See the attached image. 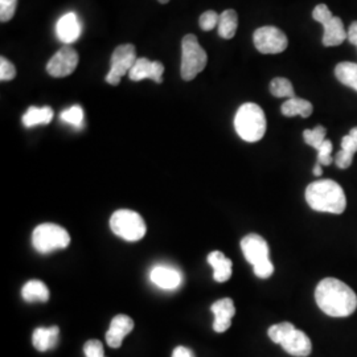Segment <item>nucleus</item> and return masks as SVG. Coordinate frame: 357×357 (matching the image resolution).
I'll list each match as a JSON object with an SVG mask.
<instances>
[{
    "mask_svg": "<svg viewBox=\"0 0 357 357\" xmlns=\"http://www.w3.org/2000/svg\"><path fill=\"white\" fill-rule=\"evenodd\" d=\"M208 262L213 268L215 281L220 283L229 281L233 271V264L229 258H227L221 252H212L208 255Z\"/></svg>",
    "mask_w": 357,
    "mask_h": 357,
    "instance_id": "obj_18",
    "label": "nucleus"
},
{
    "mask_svg": "<svg viewBox=\"0 0 357 357\" xmlns=\"http://www.w3.org/2000/svg\"><path fill=\"white\" fill-rule=\"evenodd\" d=\"M16 77V68L6 57H0V79L11 81Z\"/></svg>",
    "mask_w": 357,
    "mask_h": 357,
    "instance_id": "obj_32",
    "label": "nucleus"
},
{
    "mask_svg": "<svg viewBox=\"0 0 357 357\" xmlns=\"http://www.w3.org/2000/svg\"><path fill=\"white\" fill-rule=\"evenodd\" d=\"M60 116L65 123L79 128V126H82V122H84V110L81 106L76 105V106H72L70 109L64 110Z\"/></svg>",
    "mask_w": 357,
    "mask_h": 357,
    "instance_id": "obj_28",
    "label": "nucleus"
},
{
    "mask_svg": "<svg viewBox=\"0 0 357 357\" xmlns=\"http://www.w3.org/2000/svg\"><path fill=\"white\" fill-rule=\"evenodd\" d=\"M243 255L253 266L268 261V243L258 234H248L241 241Z\"/></svg>",
    "mask_w": 357,
    "mask_h": 357,
    "instance_id": "obj_12",
    "label": "nucleus"
},
{
    "mask_svg": "<svg viewBox=\"0 0 357 357\" xmlns=\"http://www.w3.org/2000/svg\"><path fill=\"white\" fill-rule=\"evenodd\" d=\"M137 50L132 44H123L115 48L112 56V68L107 76L105 77L106 82L116 86L121 78L126 76L137 63Z\"/></svg>",
    "mask_w": 357,
    "mask_h": 357,
    "instance_id": "obj_8",
    "label": "nucleus"
},
{
    "mask_svg": "<svg viewBox=\"0 0 357 357\" xmlns=\"http://www.w3.org/2000/svg\"><path fill=\"white\" fill-rule=\"evenodd\" d=\"M208 64V54L195 35H185L181 41V68L184 81H192L202 73Z\"/></svg>",
    "mask_w": 357,
    "mask_h": 357,
    "instance_id": "obj_4",
    "label": "nucleus"
},
{
    "mask_svg": "<svg viewBox=\"0 0 357 357\" xmlns=\"http://www.w3.org/2000/svg\"><path fill=\"white\" fill-rule=\"evenodd\" d=\"M282 348L291 356L307 357L312 351V344L306 333L299 330H294L283 342Z\"/></svg>",
    "mask_w": 357,
    "mask_h": 357,
    "instance_id": "obj_16",
    "label": "nucleus"
},
{
    "mask_svg": "<svg viewBox=\"0 0 357 357\" xmlns=\"http://www.w3.org/2000/svg\"><path fill=\"white\" fill-rule=\"evenodd\" d=\"M234 128L238 137L245 142L261 141L266 132V116L257 103H243L237 110Z\"/></svg>",
    "mask_w": 357,
    "mask_h": 357,
    "instance_id": "obj_3",
    "label": "nucleus"
},
{
    "mask_svg": "<svg viewBox=\"0 0 357 357\" xmlns=\"http://www.w3.org/2000/svg\"><path fill=\"white\" fill-rule=\"evenodd\" d=\"M211 311L215 314V321H213V330L222 333L228 331L231 326V319L236 314V307L230 298H224L217 301L211 307Z\"/></svg>",
    "mask_w": 357,
    "mask_h": 357,
    "instance_id": "obj_14",
    "label": "nucleus"
},
{
    "mask_svg": "<svg viewBox=\"0 0 357 357\" xmlns=\"http://www.w3.org/2000/svg\"><path fill=\"white\" fill-rule=\"evenodd\" d=\"M82 32L81 22L75 13H65L63 17L57 22L56 26V35L60 41H63L66 45L73 44L77 41Z\"/></svg>",
    "mask_w": 357,
    "mask_h": 357,
    "instance_id": "obj_13",
    "label": "nucleus"
},
{
    "mask_svg": "<svg viewBox=\"0 0 357 357\" xmlns=\"http://www.w3.org/2000/svg\"><path fill=\"white\" fill-rule=\"evenodd\" d=\"M17 7V0H0V22L7 23L13 17Z\"/></svg>",
    "mask_w": 357,
    "mask_h": 357,
    "instance_id": "obj_29",
    "label": "nucleus"
},
{
    "mask_svg": "<svg viewBox=\"0 0 357 357\" xmlns=\"http://www.w3.org/2000/svg\"><path fill=\"white\" fill-rule=\"evenodd\" d=\"M53 119V110L51 107H29L23 115V123L26 128H33L38 125H48Z\"/></svg>",
    "mask_w": 357,
    "mask_h": 357,
    "instance_id": "obj_20",
    "label": "nucleus"
},
{
    "mask_svg": "<svg viewBox=\"0 0 357 357\" xmlns=\"http://www.w3.org/2000/svg\"><path fill=\"white\" fill-rule=\"evenodd\" d=\"M295 330L294 324L289 321H283L280 324H274L268 328V337L271 339V342H274L275 344H282V342Z\"/></svg>",
    "mask_w": 357,
    "mask_h": 357,
    "instance_id": "obj_26",
    "label": "nucleus"
},
{
    "mask_svg": "<svg viewBox=\"0 0 357 357\" xmlns=\"http://www.w3.org/2000/svg\"><path fill=\"white\" fill-rule=\"evenodd\" d=\"M270 91L277 98H289L290 100V98L295 97L293 84L284 77L274 78L270 82Z\"/></svg>",
    "mask_w": 357,
    "mask_h": 357,
    "instance_id": "obj_25",
    "label": "nucleus"
},
{
    "mask_svg": "<svg viewBox=\"0 0 357 357\" xmlns=\"http://www.w3.org/2000/svg\"><path fill=\"white\" fill-rule=\"evenodd\" d=\"M150 278L155 286L163 290L178 289L181 283V274L176 268L168 266H156L151 270Z\"/></svg>",
    "mask_w": 357,
    "mask_h": 357,
    "instance_id": "obj_17",
    "label": "nucleus"
},
{
    "mask_svg": "<svg viewBox=\"0 0 357 357\" xmlns=\"http://www.w3.org/2000/svg\"><path fill=\"white\" fill-rule=\"evenodd\" d=\"M342 150L345 153H349L351 155H355L357 153V143L354 141V138L348 134L342 139Z\"/></svg>",
    "mask_w": 357,
    "mask_h": 357,
    "instance_id": "obj_36",
    "label": "nucleus"
},
{
    "mask_svg": "<svg viewBox=\"0 0 357 357\" xmlns=\"http://www.w3.org/2000/svg\"><path fill=\"white\" fill-rule=\"evenodd\" d=\"M349 135L354 138V141L357 143V128H354L349 131Z\"/></svg>",
    "mask_w": 357,
    "mask_h": 357,
    "instance_id": "obj_40",
    "label": "nucleus"
},
{
    "mask_svg": "<svg viewBox=\"0 0 357 357\" xmlns=\"http://www.w3.org/2000/svg\"><path fill=\"white\" fill-rule=\"evenodd\" d=\"M335 76L340 81V84L357 91L356 63H349V61L339 63L335 68Z\"/></svg>",
    "mask_w": 357,
    "mask_h": 357,
    "instance_id": "obj_24",
    "label": "nucleus"
},
{
    "mask_svg": "<svg viewBox=\"0 0 357 357\" xmlns=\"http://www.w3.org/2000/svg\"><path fill=\"white\" fill-rule=\"evenodd\" d=\"M255 50L262 54H278L289 45L287 36L277 26H261L253 35Z\"/></svg>",
    "mask_w": 357,
    "mask_h": 357,
    "instance_id": "obj_9",
    "label": "nucleus"
},
{
    "mask_svg": "<svg viewBox=\"0 0 357 357\" xmlns=\"http://www.w3.org/2000/svg\"><path fill=\"white\" fill-rule=\"evenodd\" d=\"M110 228L118 237L135 243L146 234V224L139 213L128 209L116 211L110 218Z\"/></svg>",
    "mask_w": 357,
    "mask_h": 357,
    "instance_id": "obj_5",
    "label": "nucleus"
},
{
    "mask_svg": "<svg viewBox=\"0 0 357 357\" xmlns=\"http://www.w3.org/2000/svg\"><path fill=\"white\" fill-rule=\"evenodd\" d=\"M352 162H354V155L345 153L344 150H340L339 153H336L335 163H336V166L339 167V168L347 169V168L351 167Z\"/></svg>",
    "mask_w": 357,
    "mask_h": 357,
    "instance_id": "obj_35",
    "label": "nucleus"
},
{
    "mask_svg": "<svg viewBox=\"0 0 357 357\" xmlns=\"http://www.w3.org/2000/svg\"><path fill=\"white\" fill-rule=\"evenodd\" d=\"M253 270H255V274L257 277H259V278H268L274 273V265L268 259V261H265V262H262L259 265L253 266Z\"/></svg>",
    "mask_w": 357,
    "mask_h": 357,
    "instance_id": "obj_34",
    "label": "nucleus"
},
{
    "mask_svg": "<svg viewBox=\"0 0 357 357\" xmlns=\"http://www.w3.org/2000/svg\"><path fill=\"white\" fill-rule=\"evenodd\" d=\"M356 47H357V44H356Z\"/></svg>",
    "mask_w": 357,
    "mask_h": 357,
    "instance_id": "obj_42",
    "label": "nucleus"
},
{
    "mask_svg": "<svg viewBox=\"0 0 357 357\" xmlns=\"http://www.w3.org/2000/svg\"><path fill=\"white\" fill-rule=\"evenodd\" d=\"M306 202L314 211L332 215H342L347 208L345 192L331 178L311 183L307 187Z\"/></svg>",
    "mask_w": 357,
    "mask_h": 357,
    "instance_id": "obj_2",
    "label": "nucleus"
},
{
    "mask_svg": "<svg viewBox=\"0 0 357 357\" xmlns=\"http://www.w3.org/2000/svg\"><path fill=\"white\" fill-rule=\"evenodd\" d=\"M332 143L331 141L326 139V142L321 144L318 150V163L320 166H330L333 159L331 156Z\"/></svg>",
    "mask_w": 357,
    "mask_h": 357,
    "instance_id": "obj_31",
    "label": "nucleus"
},
{
    "mask_svg": "<svg viewBox=\"0 0 357 357\" xmlns=\"http://www.w3.org/2000/svg\"><path fill=\"white\" fill-rule=\"evenodd\" d=\"M326 134H327V130L323 128V126H317L312 130H305L303 132V139L306 142L308 146L319 150L320 146L326 142Z\"/></svg>",
    "mask_w": 357,
    "mask_h": 357,
    "instance_id": "obj_27",
    "label": "nucleus"
},
{
    "mask_svg": "<svg viewBox=\"0 0 357 357\" xmlns=\"http://www.w3.org/2000/svg\"><path fill=\"white\" fill-rule=\"evenodd\" d=\"M84 354L86 357H105L103 345L100 340H89L84 345Z\"/></svg>",
    "mask_w": 357,
    "mask_h": 357,
    "instance_id": "obj_33",
    "label": "nucleus"
},
{
    "mask_svg": "<svg viewBox=\"0 0 357 357\" xmlns=\"http://www.w3.org/2000/svg\"><path fill=\"white\" fill-rule=\"evenodd\" d=\"M59 335H60L59 327L36 328L32 336V343L40 352H47L57 345Z\"/></svg>",
    "mask_w": 357,
    "mask_h": 357,
    "instance_id": "obj_19",
    "label": "nucleus"
},
{
    "mask_svg": "<svg viewBox=\"0 0 357 357\" xmlns=\"http://www.w3.org/2000/svg\"><path fill=\"white\" fill-rule=\"evenodd\" d=\"M347 33H348V41L352 44V45H356L357 44V22H354L349 28H348V31H347Z\"/></svg>",
    "mask_w": 357,
    "mask_h": 357,
    "instance_id": "obj_37",
    "label": "nucleus"
},
{
    "mask_svg": "<svg viewBox=\"0 0 357 357\" xmlns=\"http://www.w3.org/2000/svg\"><path fill=\"white\" fill-rule=\"evenodd\" d=\"M159 1H160V3H162V4H167V3H168V1H169V0H159Z\"/></svg>",
    "mask_w": 357,
    "mask_h": 357,
    "instance_id": "obj_41",
    "label": "nucleus"
},
{
    "mask_svg": "<svg viewBox=\"0 0 357 357\" xmlns=\"http://www.w3.org/2000/svg\"><path fill=\"white\" fill-rule=\"evenodd\" d=\"M281 112L284 116L301 115L302 118H308L314 112V106L307 100L294 97L282 105Z\"/></svg>",
    "mask_w": 357,
    "mask_h": 357,
    "instance_id": "obj_21",
    "label": "nucleus"
},
{
    "mask_svg": "<svg viewBox=\"0 0 357 357\" xmlns=\"http://www.w3.org/2000/svg\"><path fill=\"white\" fill-rule=\"evenodd\" d=\"M134 330V321L128 315H116L106 332V342L112 348H119L125 337Z\"/></svg>",
    "mask_w": 357,
    "mask_h": 357,
    "instance_id": "obj_15",
    "label": "nucleus"
},
{
    "mask_svg": "<svg viewBox=\"0 0 357 357\" xmlns=\"http://www.w3.org/2000/svg\"><path fill=\"white\" fill-rule=\"evenodd\" d=\"M314 175L315 176H320L321 175V166H320L319 163H317V166L314 168Z\"/></svg>",
    "mask_w": 357,
    "mask_h": 357,
    "instance_id": "obj_39",
    "label": "nucleus"
},
{
    "mask_svg": "<svg viewBox=\"0 0 357 357\" xmlns=\"http://www.w3.org/2000/svg\"><path fill=\"white\" fill-rule=\"evenodd\" d=\"M220 15L215 11H206L199 19V26L203 31H212L213 28L218 26Z\"/></svg>",
    "mask_w": 357,
    "mask_h": 357,
    "instance_id": "obj_30",
    "label": "nucleus"
},
{
    "mask_svg": "<svg viewBox=\"0 0 357 357\" xmlns=\"http://www.w3.org/2000/svg\"><path fill=\"white\" fill-rule=\"evenodd\" d=\"M22 295L26 302H47L50 299V290L44 282H26L22 290Z\"/></svg>",
    "mask_w": 357,
    "mask_h": 357,
    "instance_id": "obj_22",
    "label": "nucleus"
},
{
    "mask_svg": "<svg viewBox=\"0 0 357 357\" xmlns=\"http://www.w3.org/2000/svg\"><path fill=\"white\" fill-rule=\"evenodd\" d=\"M165 73V65L160 61H150L146 57L138 59L132 69L130 70L128 77L134 82H139L143 79H153L156 84H162Z\"/></svg>",
    "mask_w": 357,
    "mask_h": 357,
    "instance_id": "obj_11",
    "label": "nucleus"
},
{
    "mask_svg": "<svg viewBox=\"0 0 357 357\" xmlns=\"http://www.w3.org/2000/svg\"><path fill=\"white\" fill-rule=\"evenodd\" d=\"M78 65V53L69 45H65L47 64L48 75L56 78L70 76Z\"/></svg>",
    "mask_w": 357,
    "mask_h": 357,
    "instance_id": "obj_10",
    "label": "nucleus"
},
{
    "mask_svg": "<svg viewBox=\"0 0 357 357\" xmlns=\"http://www.w3.org/2000/svg\"><path fill=\"white\" fill-rule=\"evenodd\" d=\"M312 17L324 28V47H337L344 43L345 38H348V33L345 31L342 19L333 16L331 10L326 4H318L312 11Z\"/></svg>",
    "mask_w": 357,
    "mask_h": 357,
    "instance_id": "obj_7",
    "label": "nucleus"
},
{
    "mask_svg": "<svg viewBox=\"0 0 357 357\" xmlns=\"http://www.w3.org/2000/svg\"><path fill=\"white\" fill-rule=\"evenodd\" d=\"M172 357H195L193 356V354H192L191 351L188 349V348H185V347H178V348H175V351H174V354H172Z\"/></svg>",
    "mask_w": 357,
    "mask_h": 357,
    "instance_id": "obj_38",
    "label": "nucleus"
},
{
    "mask_svg": "<svg viewBox=\"0 0 357 357\" xmlns=\"http://www.w3.org/2000/svg\"><path fill=\"white\" fill-rule=\"evenodd\" d=\"M33 248L41 255L65 249L70 243L69 233L56 224H41L32 234Z\"/></svg>",
    "mask_w": 357,
    "mask_h": 357,
    "instance_id": "obj_6",
    "label": "nucleus"
},
{
    "mask_svg": "<svg viewBox=\"0 0 357 357\" xmlns=\"http://www.w3.org/2000/svg\"><path fill=\"white\" fill-rule=\"evenodd\" d=\"M315 301L320 310L332 318H347L357 308V295L344 282L326 278L315 290Z\"/></svg>",
    "mask_w": 357,
    "mask_h": 357,
    "instance_id": "obj_1",
    "label": "nucleus"
},
{
    "mask_svg": "<svg viewBox=\"0 0 357 357\" xmlns=\"http://www.w3.org/2000/svg\"><path fill=\"white\" fill-rule=\"evenodd\" d=\"M238 26V15L234 10H225L220 15L218 22V35L220 38L229 40L234 38Z\"/></svg>",
    "mask_w": 357,
    "mask_h": 357,
    "instance_id": "obj_23",
    "label": "nucleus"
}]
</instances>
